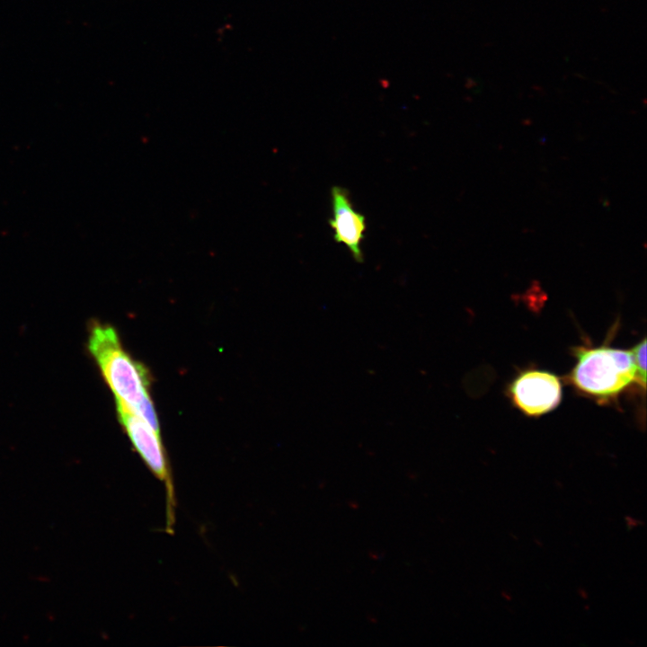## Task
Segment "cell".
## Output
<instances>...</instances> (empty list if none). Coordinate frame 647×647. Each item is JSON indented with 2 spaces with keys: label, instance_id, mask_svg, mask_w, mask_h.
Returning <instances> with one entry per match:
<instances>
[{
  "label": "cell",
  "instance_id": "cell-1",
  "mask_svg": "<svg viewBox=\"0 0 647 647\" xmlns=\"http://www.w3.org/2000/svg\"><path fill=\"white\" fill-rule=\"evenodd\" d=\"M88 350L112 391L116 403L160 431L149 392V373L124 350L116 330L109 324H93L89 333Z\"/></svg>",
  "mask_w": 647,
  "mask_h": 647
},
{
  "label": "cell",
  "instance_id": "cell-2",
  "mask_svg": "<svg viewBox=\"0 0 647 647\" xmlns=\"http://www.w3.org/2000/svg\"><path fill=\"white\" fill-rule=\"evenodd\" d=\"M572 353L576 363L569 382L581 394L598 403H609L636 383V368L630 350L602 344L578 346Z\"/></svg>",
  "mask_w": 647,
  "mask_h": 647
},
{
  "label": "cell",
  "instance_id": "cell-3",
  "mask_svg": "<svg viewBox=\"0 0 647 647\" xmlns=\"http://www.w3.org/2000/svg\"><path fill=\"white\" fill-rule=\"evenodd\" d=\"M119 420L132 446L153 475L162 482L166 493L167 530L172 531L175 519L173 480L160 431L122 405L116 403Z\"/></svg>",
  "mask_w": 647,
  "mask_h": 647
},
{
  "label": "cell",
  "instance_id": "cell-4",
  "mask_svg": "<svg viewBox=\"0 0 647 647\" xmlns=\"http://www.w3.org/2000/svg\"><path fill=\"white\" fill-rule=\"evenodd\" d=\"M509 393L513 403L527 416L543 415L560 403L562 384L553 373L529 369L520 373L511 382Z\"/></svg>",
  "mask_w": 647,
  "mask_h": 647
},
{
  "label": "cell",
  "instance_id": "cell-5",
  "mask_svg": "<svg viewBox=\"0 0 647 647\" xmlns=\"http://www.w3.org/2000/svg\"><path fill=\"white\" fill-rule=\"evenodd\" d=\"M332 218L329 221L333 238L345 244L358 262L363 261L361 242L366 230L365 217L356 211L347 191L339 186L332 189Z\"/></svg>",
  "mask_w": 647,
  "mask_h": 647
},
{
  "label": "cell",
  "instance_id": "cell-6",
  "mask_svg": "<svg viewBox=\"0 0 647 647\" xmlns=\"http://www.w3.org/2000/svg\"><path fill=\"white\" fill-rule=\"evenodd\" d=\"M636 368L637 385L645 390L646 387V339L637 343L631 350Z\"/></svg>",
  "mask_w": 647,
  "mask_h": 647
}]
</instances>
